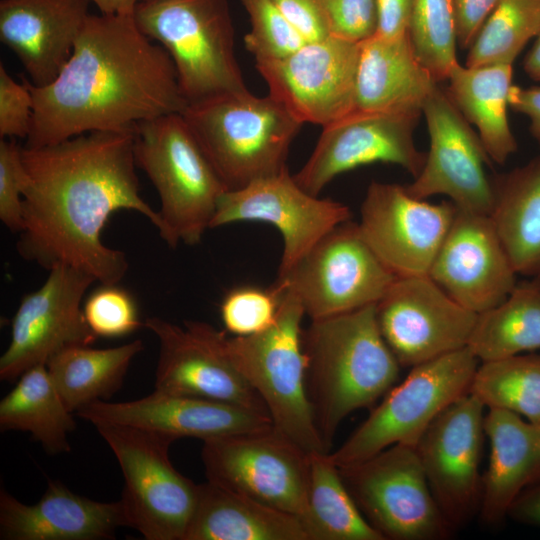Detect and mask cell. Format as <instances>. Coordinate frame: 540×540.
Segmentation results:
<instances>
[{"label": "cell", "instance_id": "47", "mask_svg": "<svg viewBox=\"0 0 540 540\" xmlns=\"http://www.w3.org/2000/svg\"><path fill=\"white\" fill-rule=\"evenodd\" d=\"M508 104L514 111L526 115L530 120V132L540 141V86L522 88L512 85Z\"/></svg>", "mask_w": 540, "mask_h": 540}, {"label": "cell", "instance_id": "28", "mask_svg": "<svg viewBox=\"0 0 540 540\" xmlns=\"http://www.w3.org/2000/svg\"><path fill=\"white\" fill-rule=\"evenodd\" d=\"M183 540H308L298 517L209 481Z\"/></svg>", "mask_w": 540, "mask_h": 540}, {"label": "cell", "instance_id": "39", "mask_svg": "<svg viewBox=\"0 0 540 540\" xmlns=\"http://www.w3.org/2000/svg\"><path fill=\"white\" fill-rule=\"evenodd\" d=\"M281 291L274 285L263 289L240 286L231 289L220 304L226 331L233 336H250L269 328L275 321Z\"/></svg>", "mask_w": 540, "mask_h": 540}, {"label": "cell", "instance_id": "18", "mask_svg": "<svg viewBox=\"0 0 540 540\" xmlns=\"http://www.w3.org/2000/svg\"><path fill=\"white\" fill-rule=\"evenodd\" d=\"M484 408L467 393L435 418L415 447L432 495L453 531L479 510Z\"/></svg>", "mask_w": 540, "mask_h": 540}, {"label": "cell", "instance_id": "8", "mask_svg": "<svg viewBox=\"0 0 540 540\" xmlns=\"http://www.w3.org/2000/svg\"><path fill=\"white\" fill-rule=\"evenodd\" d=\"M479 360L468 347L411 368L369 417L332 454L340 467L365 460L395 444L416 447L450 404L470 392Z\"/></svg>", "mask_w": 540, "mask_h": 540}, {"label": "cell", "instance_id": "32", "mask_svg": "<svg viewBox=\"0 0 540 540\" xmlns=\"http://www.w3.org/2000/svg\"><path fill=\"white\" fill-rule=\"evenodd\" d=\"M142 350L140 339L104 349L73 345L51 356L46 366L65 405L76 413L91 403L108 401L121 388L131 361Z\"/></svg>", "mask_w": 540, "mask_h": 540}, {"label": "cell", "instance_id": "27", "mask_svg": "<svg viewBox=\"0 0 540 540\" xmlns=\"http://www.w3.org/2000/svg\"><path fill=\"white\" fill-rule=\"evenodd\" d=\"M484 432L490 459L482 478L479 512L490 525L501 523L518 495L540 479V430L521 416L503 409H488Z\"/></svg>", "mask_w": 540, "mask_h": 540}, {"label": "cell", "instance_id": "30", "mask_svg": "<svg viewBox=\"0 0 540 540\" xmlns=\"http://www.w3.org/2000/svg\"><path fill=\"white\" fill-rule=\"evenodd\" d=\"M491 221L517 275L540 277V155L494 180Z\"/></svg>", "mask_w": 540, "mask_h": 540}, {"label": "cell", "instance_id": "48", "mask_svg": "<svg viewBox=\"0 0 540 540\" xmlns=\"http://www.w3.org/2000/svg\"><path fill=\"white\" fill-rule=\"evenodd\" d=\"M508 516L520 523L540 526V479L518 495L508 511Z\"/></svg>", "mask_w": 540, "mask_h": 540}, {"label": "cell", "instance_id": "44", "mask_svg": "<svg viewBox=\"0 0 540 540\" xmlns=\"http://www.w3.org/2000/svg\"><path fill=\"white\" fill-rule=\"evenodd\" d=\"M307 42L329 37V31L316 0H271Z\"/></svg>", "mask_w": 540, "mask_h": 540}, {"label": "cell", "instance_id": "34", "mask_svg": "<svg viewBox=\"0 0 540 540\" xmlns=\"http://www.w3.org/2000/svg\"><path fill=\"white\" fill-rule=\"evenodd\" d=\"M301 524L308 540H384L359 510L326 452L310 454L307 511Z\"/></svg>", "mask_w": 540, "mask_h": 540}, {"label": "cell", "instance_id": "22", "mask_svg": "<svg viewBox=\"0 0 540 540\" xmlns=\"http://www.w3.org/2000/svg\"><path fill=\"white\" fill-rule=\"evenodd\" d=\"M428 276L476 314L504 301L517 283L490 216L457 207Z\"/></svg>", "mask_w": 540, "mask_h": 540}, {"label": "cell", "instance_id": "46", "mask_svg": "<svg viewBox=\"0 0 540 540\" xmlns=\"http://www.w3.org/2000/svg\"><path fill=\"white\" fill-rule=\"evenodd\" d=\"M378 30L376 35L400 37L408 34L413 0H376Z\"/></svg>", "mask_w": 540, "mask_h": 540}, {"label": "cell", "instance_id": "15", "mask_svg": "<svg viewBox=\"0 0 540 540\" xmlns=\"http://www.w3.org/2000/svg\"><path fill=\"white\" fill-rule=\"evenodd\" d=\"M350 208L305 191L288 169L221 196L211 229L239 222L273 225L283 251L278 275L287 273L324 235L351 220Z\"/></svg>", "mask_w": 540, "mask_h": 540}, {"label": "cell", "instance_id": "19", "mask_svg": "<svg viewBox=\"0 0 540 540\" xmlns=\"http://www.w3.org/2000/svg\"><path fill=\"white\" fill-rule=\"evenodd\" d=\"M456 213L452 202L432 204L393 183L373 181L361 205L360 232L397 276L428 275Z\"/></svg>", "mask_w": 540, "mask_h": 540}, {"label": "cell", "instance_id": "21", "mask_svg": "<svg viewBox=\"0 0 540 540\" xmlns=\"http://www.w3.org/2000/svg\"><path fill=\"white\" fill-rule=\"evenodd\" d=\"M144 325L159 340L155 390L269 415L260 396L219 347L215 327L194 320L181 327L157 316L147 318Z\"/></svg>", "mask_w": 540, "mask_h": 540}, {"label": "cell", "instance_id": "26", "mask_svg": "<svg viewBox=\"0 0 540 540\" xmlns=\"http://www.w3.org/2000/svg\"><path fill=\"white\" fill-rule=\"evenodd\" d=\"M437 86L417 57L409 34L375 35L360 43L356 109L420 116Z\"/></svg>", "mask_w": 540, "mask_h": 540}, {"label": "cell", "instance_id": "29", "mask_svg": "<svg viewBox=\"0 0 540 540\" xmlns=\"http://www.w3.org/2000/svg\"><path fill=\"white\" fill-rule=\"evenodd\" d=\"M511 64L462 66L449 72L448 94L477 134L490 160L504 164L517 151V141L507 118L512 87Z\"/></svg>", "mask_w": 540, "mask_h": 540}, {"label": "cell", "instance_id": "35", "mask_svg": "<svg viewBox=\"0 0 540 540\" xmlns=\"http://www.w3.org/2000/svg\"><path fill=\"white\" fill-rule=\"evenodd\" d=\"M470 393L488 409H503L540 425V353L481 362Z\"/></svg>", "mask_w": 540, "mask_h": 540}, {"label": "cell", "instance_id": "20", "mask_svg": "<svg viewBox=\"0 0 540 540\" xmlns=\"http://www.w3.org/2000/svg\"><path fill=\"white\" fill-rule=\"evenodd\" d=\"M418 119L355 109L322 127L313 152L294 179L305 191L319 196L338 175L375 162L401 166L415 178L426 157L414 142Z\"/></svg>", "mask_w": 540, "mask_h": 540}, {"label": "cell", "instance_id": "24", "mask_svg": "<svg viewBox=\"0 0 540 540\" xmlns=\"http://www.w3.org/2000/svg\"><path fill=\"white\" fill-rule=\"evenodd\" d=\"M89 3L0 1V41L17 56L32 85L43 87L57 77L89 16Z\"/></svg>", "mask_w": 540, "mask_h": 540}, {"label": "cell", "instance_id": "6", "mask_svg": "<svg viewBox=\"0 0 540 540\" xmlns=\"http://www.w3.org/2000/svg\"><path fill=\"white\" fill-rule=\"evenodd\" d=\"M278 289L279 310L269 328L243 337H229L217 329L216 339L264 402L274 428L309 454L328 453L306 391L301 326L305 312L295 294Z\"/></svg>", "mask_w": 540, "mask_h": 540}, {"label": "cell", "instance_id": "2", "mask_svg": "<svg viewBox=\"0 0 540 540\" xmlns=\"http://www.w3.org/2000/svg\"><path fill=\"white\" fill-rule=\"evenodd\" d=\"M34 101L26 147L136 126L188 106L166 50L133 15L89 14L68 61L48 85L27 79Z\"/></svg>", "mask_w": 540, "mask_h": 540}, {"label": "cell", "instance_id": "3", "mask_svg": "<svg viewBox=\"0 0 540 540\" xmlns=\"http://www.w3.org/2000/svg\"><path fill=\"white\" fill-rule=\"evenodd\" d=\"M302 347L308 400L329 450L350 413L372 407L395 386L401 365L381 335L376 304L311 320Z\"/></svg>", "mask_w": 540, "mask_h": 540}, {"label": "cell", "instance_id": "33", "mask_svg": "<svg viewBox=\"0 0 540 540\" xmlns=\"http://www.w3.org/2000/svg\"><path fill=\"white\" fill-rule=\"evenodd\" d=\"M467 347L480 362L540 349V277L517 281L504 301L478 314Z\"/></svg>", "mask_w": 540, "mask_h": 540}, {"label": "cell", "instance_id": "31", "mask_svg": "<svg viewBox=\"0 0 540 540\" xmlns=\"http://www.w3.org/2000/svg\"><path fill=\"white\" fill-rule=\"evenodd\" d=\"M46 364L26 370L0 401V429L29 432L50 455L69 452L68 436L76 428Z\"/></svg>", "mask_w": 540, "mask_h": 540}, {"label": "cell", "instance_id": "1", "mask_svg": "<svg viewBox=\"0 0 540 540\" xmlns=\"http://www.w3.org/2000/svg\"><path fill=\"white\" fill-rule=\"evenodd\" d=\"M134 131H95L40 147H22L29 183L16 242L26 261L51 270L67 265L100 284H118L129 264L102 242L119 210L136 211L160 232L162 221L140 195Z\"/></svg>", "mask_w": 540, "mask_h": 540}, {"label": "cell", "instance_id": "41", "mask_svg": "<svg viewBox=\"0 0 540 540\" xmlns=\"http://www.w3.org/2000/svg\"><path fill=\"white\" fill-rule=\"evenodd\" d=\"M28 174L22 147L15 139L0 140V220L13 233L23 229V196Z\"/></svg>", "mask_w": 540, "mask_h": 540}, {"label": "cell", "instance_id": "7", "mask_svg": "<svg viewBox=\"0 0 540 540\" xmlns=\"http://www.w3.org/2000/svg\"><path fill=\"white\" fill-rule=\"evenodd\" d=\"M133 17L169 54L188 104L249 91L235 56L228 0H147Z\"/></svg>", "mask_w": 540, "mask_h": 540}, {"label": "cell", "instance_id": "37", "mask_svg": "<svg viewBox=\"0 0 540 540\" xmlns=\"http://www.w3.org/2000/svg\"><path fill=\"white\" fill-rule=\"evenodd\" d=\"M409 37L422 64L439 82L458 63L453 0H413Z\"/></svg>", "mask_w": 540, "mask_h": 540}, {"label": "cell", "instance_id": "5", "mask_svg": "<svg viewBox=\"0 0 540 540\" xmlns=\"http://www.w3.org/2000/svg\"><path fill=\"white\" fill-rule=\"evenodd\" d=\"M134 135L136 165L159 195L161 238L170 248L197 245L211 229L225 185L182 113L145 121Z\"/></svg>", "mask_w": 540, "mask_h": 540}, {"label": "cell", "instance_id": "12", "mask_svg": "<svg viewBox=\"0 0 540 540\" xmlns=\"http://www.w3.org/2000/svg\"><path fill=\"white\" fill-rule=\"evenodd\" d=\"M209 482L292 514L307 511L310 454L278 432L235 434L203 441Z\"/></svg>", "mask_w": 540, "mask_h": 540}, {"label": "cell", "instance_id": "10", "mask_svg": "<svg viewBox=\"0 0 540 540\" xmlns=\"http://www.w3.org/2000/svg\"><path fill=\"white\" fill-rule=\"evenodd\" d=\"M338 468L359 510L384 540H441L452 533L415 447L395 444Z\"/></svg>", "mask_w": 540, "mask_h": 540}, {"label": "cell", "instance_id": "9", "mask_svg": "<svg viewBox=\"0 0 540 540\" xmlns=\"http://www.w3.org/2000/svg\"><path fill=\"white\" fill-rule=\"evenodd\" d=\"M122 471L121 503L128 527L147 540H183L192 518L199 485L169 459L170 436L116 424L95 426Z\"/></svg>", "mask_w": 540, "mask_h": 540}, {"label": "cell", "instance_id": "25", "mask_svg": "<svg viewBox=\"0 0 540 540\" xmlns=\"http://www.w3.org/2000/svg\"><path fill=\"white\" fill-rule=\"evenodd\" d=\"M128 527L121 501L99 502L78 495L58 481L34 504L0 491V539L107 540Z\"/></svg>", "mask_w": 540, "mask_h": 540}, {"label": "cell", "instance_id": "14", "mask_svg": "<svg viewBox=\"0 0 540 540\" xmlns=\"http://www.w3.org/2000/svg\"><path fill=\"white\" fill-rule=\"evenodd\" d=\"M477 316L428 275L397 277L376 303L379 330L401 367L467 347Z\"/></svg>", "mask_w": 540, "mask_h": 540}, {"label": "cell", "instance_id": "51", "mask_svg": "<svg viewBox=\"0 0 540 540\" xmlns=\"http://www.w3.org/2000/svg\"><path fill=\"white\" fill-rule=\"evenodd\" d=\"M538 426H539V430H540V425H538Z\"/></svg>", "mask_w": 540, "mask_h": 540}, {"label": "cell", "instance_id": "50", "mask_svg": "<svg viewBox=\"0 0 540 540\" xmlns=\"http://www.w3.org/2000/svg\"><path fill=\"white\" fill-rule=\"evenodd\" d=\"M535 38L534 45L524 59L523 68L529 78L540 82V31Z\"/></svg>", "mask_w": 540, "mask_h": 540}, {"label": "cell", "instance_id": "40", "mask_svg": "<svg viewBox=\"0 0 540 540\" xmlns=\"http://www.w3.org/2000/svg\"><path fill=\"white\" fill-rule=\"evenodd\" d=\"M83 312L97 337H122L141 326L135 300L117 284H101L85 300Z\"/></svg>", "mask_w": 540, "mask_h": 540}, {"label": "cell", "instance_id": "45", "mask_svg": "<svg viewBox=\"0 0 540 540\" xmlns=\"http://www.w3.org/2000/svg\"><path fill=\"white\" fill-rule=\"evenodd\" d=\"M500 0H453L457 43L470 48Z\"/></svg>", "mask_w": 540, "mask_h": 540}, {"label": "cell", "instance_id": "16", "mask_svg": "<svg viewBox=\"0 0 540 540\" xmlns=\"http://www.w3.org/2000/svg\"><path fill=\"white\" fill-rule=\"evenodd\" d=\"M95 281L82 270L59 265L49 270L40 288L22 297L9 345L0 358L1 380L15 381L29 368L47 364L61 349L96 340L81 305Z\"/></svg>", "mask_w": 540, "mask_h": 540}, {"label": "cell", "instance_id": "11", "mask_svg": "<svg viewBox=\"0 0 540 540\" xmlns=\"http://www.w3.org/2000/svg\"><path fill=\"white\" fill-rule=\"evenodd\" d=\"M397 276L346 221L324 235L275 286L300 300L311 320L376 304Z\"/></svg>", "mask_w": 540, "mask_h": 540}, {"label": "cell", "instance_id": "23", "mask_svg": "<svg viewBox=\"0 0 540 540\" xmlns=\"http://www.w3.org/2000/svg\"><path fill=\"white\" fill-rule=\"evenodd\" d=\"M93 425L116 424L158 432L174 440L254 433L273 427L269 415L229 403L154 390L146 397L98 401L76 412Z\"/></svg>", "mask_w": 540, "mask_h": 540}, {"label": "cell", "instance_id": "13", "mask_svg": "<svg viewBox=\"0 0 540 540\" xmlns=\"http://www.w3.org/2000/svg\"><path fill=\"white\" fill-rule=\"evenodd\" d=\"M359 54L360 44L329 36L255 64L269 95L303 124L324 127L356 109Z\"/></svg>", "mask_w": 540, "mask_h": 540}, {"label": "cell", "instance_id": "49", "mask_svg": "<svg viewBox=\"0 0 540 540\" xmlns=\"http://www.w3.org/2000/svg\"><path fill=\"white\" fill-rule=\"evenodd\" d=\"M102 14L133 15L136 7L147 0H88Z\"/></svg>", "mask_w": 540, "mask_h": 540}, {"label": "cell", "instance_id": "4", "mask_svg": "<svg viewBox=\"0 0 540 540\" xmlns=\"http://www.w3.org/2000/svg\"><path fill=\"white\" fill-rule=\"evenodd\" d=\"M227 190L288 169L300 122L271 95L250 91L188 104L182 113Z\"/></svg>", "mask_w": 540, "mask_h": 540}, {"label": "cell", "instance_id": "38", "mask_svg": "<svg viewBox=\"0 0 540 540\" xmlns=\"http://www.w3.org/2000/svg\"><path fill=\"white\" fill-rule=\"evenodd\" d=\"M241 2L251 25L244 43L255 61L284 57L307 43L271 0Z\"/></svg>", "mask_w": 540, "mask_h": 540}, {"label": "cell", "instance_id": "17", "mask_svg": "<svg viewBox=\"0 0 540 540\" xmlns=\"http://www.w3.org/2000/svg\"><path fill=\"white\" fill-rule=\"evenodd\" d=\"M429 151L420 173L406 186L415 198L447 195L460 210L490 215L495 186L486 171L490 162L477 133L448 92L439 85L424 104Z\"/></svg>", "mask_w": 540, "mask_h": 540}, {"label": "cell", "instance_id": "52", "mask_svg": "<svg viewBox=\"0 0 540 540\" xmlns=\"http://www.w3.org/2000/svg\"><path fill=\"white\" fill-rule=\"evenodd\" d=\"M538 142H539V144H540V141H538Z\"/></svg>", "mask_w": 540, "mask_h": 540}, {"label": "cell", "instance_id": "36", "mask_svg": "<svg viewBox=\"0 0 540 540\" xmlns=\"http://www.w3.org/2000/svg\"><path fill=\"white\" fill-rule=\"evenodd\" d=\"M540 31V0H500L469 48L466 66L513 64Z\"/></svg>", "mask_w": 540, "mask_h": 540}, {"label": "cell", "instance_id": "42", "mask_svg": "<svg viewBox=\"0 0 540 540\" xmlns=\"http://www.w3.org/2000/svg\"><path fill=\"white\" fill-rule=\"evenodd\" d=\"M329 35L360 44L376 35V0H316Z\"/></svg>", "mask_w": 540, "mask_h": 540}, {"label": "cell", "instance_id": "43", "mask_svg": "<svg viewBox=\"0 0 540 540\" xmlns=\"http://www.w3.org/2000/svg\"><path fill=\"white\" fill-rule=\"evenodd\" d=\"M32 93L0 64V138H27L33 119Z\"/></svg>", "mask_w": 540, "mask_h": 540}]
</instances>
